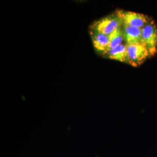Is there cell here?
I'll return each instance as SVG.
<instances>
[{
  "label": "cell",
  "instance_id": "6",
  "mask_svg": "<svg viewBox=\"0 0 157 157\" xmlns=\"http://www.w3.org/2000/svg\"><path fill=\"white\" fill-rule=\"evenodd\" d=\"M124 26V39L126 44L141 43V29L122 25Z\"/></svg>",
  "mask_w": 157,
  "mask_h": 157
},
{
  "label": "cell",
  "instance_id": "7",
  "mask_svg": "<svg viewBox=\"0 0 157 157\" xmlns=\"http://www.w3.org/2000/svg\"><path fill=\"white\" fill-rule=\"evenodd\" d=\"M106 55L109 59L119 62L128 63V51L126 44H122L117 47L109 50Z\"/></svg>",
  "mask_w": 157,
  "mask_h": 157
},
{
  "label": "cell",
  "instance_id": "3",
  "mask_svg": "<svg viewBox=\"0 0 157 157\" xmlns=\"http://www.w3.org/2000/svg\"><path fill=\"white\" fill-rule=\"evenodd\" d=\"M122 25V22L116 15L104 17L95 21L91 26V30L109 36L117 29Z\"/></svg>",
  "mask_w": 157,
  "mask_h": 157
},
{
  "label": "cell",
  "instance_id": "5",
  "mask_svg": "<svg viewBox=\"0 0 157 157\" xmlns=\"http://www.w3.org/2000/svg\"><path fill=\"white\" fill-rule=\"evenodd\" d=\"M90 34L93 46L95 50L102 54H106L109 51L108 36L91 30Z\"/></svg>",
  "mask_w": 157,
  "mask_h": 157
},
{
  "label": "cell",
  "instance_id": "8",
  "mask_svg": "<svg viewBox=\"0 0 157 157\" xmlns=\"http://www.w3.org/2000/svg\"><path fill=\"white\" fill-rule=\"evenodd\" d=\"M109 37V50L116 48L123 44L124 39V30L121 26L117 29L112 33L108 36Z\"/></svg>",
  "mask_w": 157,
  "mask_h": 157
},
{
  "label": "cell",
  "instance_id": "1",
  "mask_svg": "<svg viewBox=\"0 0 157 157\" xmlns=\"http://www.w3.org/2000/svg\"><path fill=\"white\" fill-rule=\"evenodd\" d=\"M116 15L121 20L122 25L141 29L151 22L148 16L136 12L119 10L116 12Z\"/></svg>",
  "mask_w": 157,
  "mask_h": 157
},
{
  "label": "cell",
  "instance_id": "4",
  "mask_svg": "<svg viewBox=\"0 0 157 157\" xmlns=\"http://www.w3.org/2000/svg\"><path fill=\"white\" fill-rule=\"evenodd\" d=\"M141 43L148 48L151 56L157 52V28L151 21L141 29Z\"/></svg>",
  "mask_w": 157,
  "mask_h": 157
},
{
  "label": "cell",
  "instance_id": "2",
  "mask_svg": "<svg viewBox=\"0 0 157 157\" xmlns=\"http://www.w3.org/2000/svg\"><path fill=\"white\" fill-rule=\"evenodd\" d=\"M128 51V63L137 67L151 56L150 51L143 44H126Z\"/></svg>",
  "mask_w": 157,
  "mask_h": 157
}]
</instances>
